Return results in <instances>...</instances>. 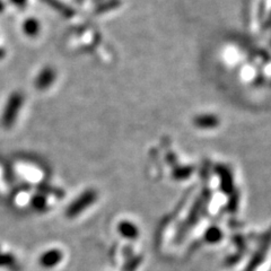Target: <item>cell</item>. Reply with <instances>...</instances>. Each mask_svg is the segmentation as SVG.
Instances as JSON below:
<instances>
[{"instance_id": "obj_1", "label": "cell", "mask_w": 271, "mask_h": 271, "mask_svg": "<svg viewBox=\"0 0 271 271\" xmlns=\"http://www.w3.org/2000/svg\"><path fill=\"white\" fill-rule=\"evenodd\" d=\"M96 192L93 191V190H88L85 193H83L79 198H78L76 201H74L71 205L68 207L67 209V216L69 218H73V217L77 216L78 213H80L83 210L87 208L88 206H90L91 203H94L95 200H96Z\"/></svg>"}, {"instance_id": "obj_2", "label": "cell", "mask_w": 271, "mask_h": 271, "mask_svg": "<svg viewBox=\"0 0 271 271\" xmlns=\"http://www.w3.org/2000/svg\"><path fill=\"white\" fill-rule=\"evenodd\" d=\"M270 244H271V229L263 236V242L260 244L259 249H257L256 254L253 256L252 260L250 261L249 266H247L245 271H254L261 263H262L264 257H266L267 251L269 249Z\"/></svg>"}, {"instance_id": "obj_3", "label": "cell", "mask_w": 271, "mask_h": 271, "mask_svg": "<svg viewBox=\"0 0 271 271\" xmlns=\"http://www.w3.org/2000/svg\"><path fill=\"white\" fill-rule=\"evenodd\" d=\"M22 100L23 98L19 94L14 95V96H12V98H10L9 103L6 107L5 114H3V122H5L6 124L13 123V121L15 120L17 112L19 111L20 104H22Z\"/></svg>"}, {"instance_id": "obj_4", "label": "cell", "mask_w": 271, "mask_h": 271, "mask_svg": "<svg viewBox=\"0 0 271 271\" xmlns=\"http://www.w3.org/2000/svg\"><path fill=\"white\" fill-rule=\"evenodd\" d=\"M62 260V253L59 250H51L40 257V264L44 268H52Z\"/></svg>"}, {"instance_id": "obj_5", "label": "cell", "mask_w": 271, "mask_h": 271, "mask_svg": "<svg viewBox=\"0 0 271 271\" xmlns=\"http://www.w3.org/2000/svg\"><path fill=\"white\" fill-rule=\"evenodd\" d=\"M119 232L121 233L122 236L130 240H135L138 237L137 227H136L134 224L129 222H122L120 225H119Z\"/></svg>"}, {"instance_id": "obj_6", "label": "cell", "mask_w": 271, "mask_h": 271, "mask_svg": "<svg viewBox=\"0 0 271 271\" xmlns=\"http://www.w3.org/2000/svg\"><path fill=\"white\" fill-rule=\"evenodd\" d=\"M53 77H54V74L51 69H44L43 71H41L40 76L37 78V81H36L37 87L40 88L47 87L51 83H52Z\"/></svg>"}, {"instance_id": "obj_7", "label": "cell", "mask_w": 271, "mask_h": 271, "mask_svg": "<svg viewBox=\"0 0 271 271\" xmlns=\"http://www.w3.org/2000/svg\"><path fill=\"white\" fill-rule=\"evenodd\" d=\"M196 124V125H200L201 128H210V127H213V125H216L218 123V120L215 117H198L195 120Z\"/></svg>"}, {"instance_id": "obj_8", "label": "cell", "mask_w": 271, "mask_h": 271, "mask_svg": "<svg viewBox=\"0 0 271 271\" xmlns=\"http://www.w3.org/2000/svg\"><path fill=\"white\" fill-rule=\"evenodd\" d=\"M223 233L220 232V229L218 227H211L206 232V240L208 241L209 243H216L218 241L222 240Z\"/></svg>"}, {"instance_id": "obj_9", "label": "cell", "mask_w": 271, "mask_h": 271, "mask_svg": "<svg viewBox=\"0 0 271 271\" xmlns=\"http://www.w3.org/2000/svg\"><path fill=\"white\" fill-rule=\"evenodd\" d=\"M24 30L27 35H35L39 32V23L36 22L35 19H27L25 23H24Z\"/></svg>"}, {"instance_id": "obj_10", "label": "cell", "mask_w": 271, "mask_h": 271, "mask_svg": "<svg viewBox=\"0 0 271 271\" xmlns=\"http://www.w3.org/2000/svg\"><path fill=\"white\" fill-rule=\"evenodd\" d=\"M222 185L224 189V192L229 193L232 191V186H233V182H232V178H230V174L228 173V171H223L222 174Z\"/></svg>"}, {"instance_id": "obj_11", "label": "cell", "mask_w": 271, "mask_h": 271, "mask_svg": "<svg viewBox=\"0 0 271 271\" xmlns=\"http://www.w3.org/2000/svg\"><path fill=\"white\" fill-rule=\"evenodd\" d=\"M140 262H141V257L140 256L134 257L132 261H130V262L127 263V266L124 267L123 271H135L138 268L139 264H140Z\"/></svg>"}, {"instance_id": "obj_12", "label": "cell", "mask_w": 271, "mask_h": 271, "mask_svg": "<svg viewBox=\"0 0 271 271\" xmlns=\"http://www.w3.org/2000/svg\"><path fill=\"white\" fill-rule=\"evenodd\" d=\"M14 263L13 256H0V266H10Z\"/></svg>"}, {"instance_id": "obj_13", "label": "cell", "mask_w": 271, "mask_h": 271, "mask_svg": "<svg viewBox=\"0 0 271 271\" xmlns=\"http://www.w3.org/2000/svg\"><path fill=\"white\" fill-rule=\"evenodd\" d=\"M44 202H45V200L43 198H41V196H37V198H34V205H35L36 208H42L44 206Z\"/></svg>"}, {"instance_id": "obj_14", "label": "cell", "mask_w": 271, "mask_h": 271, "mask_svg": "<svg viewBox=\"0 0 271 271\" xmlns=\"http://www.w3.org/2000/svg\"><path fill=\"white\" fill-rule=\"evenodd\" d=\"M12 2L15 3L16 6L22 7V6H24L26 3V0H12Z\"/></svg>"}]
</instances>
